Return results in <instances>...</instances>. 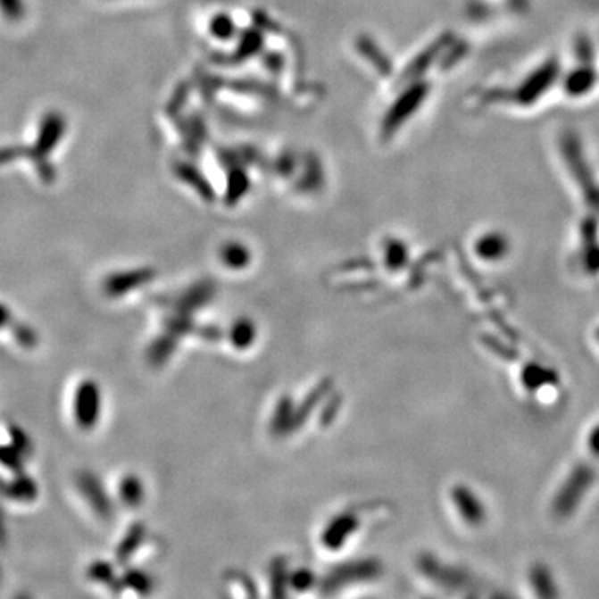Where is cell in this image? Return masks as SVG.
<instances>
[{"mask_svg":"<svg viewBox=\"0 0 599 599\" xmlns=\"http://www.w3.org/2000/svg\"><path fill=\"white\" fill-rule=\"evenodd\" d=\"M132 483L130 481H127L125 485H123V502L127 503V504H137V502L140 500V495H138V489L132 488L130 487Z\"/></svg>","mask_w":599,"mask_h":599,"instance_id":"d6986e66","label":"cell"},{"mask_svg":"<svg viewBox=\"0 0 599 599\" xmlns=\"http://www.w3.org/2000/svg\"><path fill=\"white\" fill-rule=\"evenodd\" d=\"M87 576L96 581V583H100V585H112L113 579H115V573H113V568H112L111 562H96L90 564L88 571H87Z\"/></svg>","mask_w":599,"mask_h":599,"instance_id":"4fadbf2b","label":"cell"},{"mask_svg":"<svg viewBox=\"0 0 599 599\" xmlns=\"http://www.w3.org/2000/svg\"><path fill=\"white\" fill-rule=\"evenodd\" d=\"M483 343L487 345V348L491 350L493 354L498 356H504L506 360L514 362V363H521V373L520 379L523 383V388L526 392L537 393L545 388V387H554L560 383V377L554 370L550 367H545L538 362H525L521 356L518 355L514 350L510 346L503 345L500 340H496L495 337H483Z\"/></svg>","mask_w":599,"mask_h":599,"instance_id":"7a4b0ae2","label":"cell"},{"mask_svg":"<svg viewBox=\"0 0 599 599\" xmlns=\"http://www.w3.org/2000/svg\"><path fill=\"white\" fill-rule=\"evenodd\" d=\"M453 500L466 525L481 526L487 521L485 503L478 498L473 489L463 487V485L456 487L453 489Z\"/></svg>","mask_w":599,"mask_h":599,"instance_id":"5b68a950","label":"cell"},{"mask_svg":"<svg viewBox=\"0 0 599 599\" xmlns=\"http://www.w3.org/2000/svg\"><path fill=\"white\" fill-rule=\"evenodd\" d=\"M0 495L13 502H34L38 496L37 483L24 473H15L12 479L0 478Z\"/></svg>","mask_w":599,"mask_h":599,"instance_id":"52a82bcc","label":"cell"},{"mask_svg":"<svg viewBox=\"0 0 599 599\" xmlns=\"http://www.w3.org/2000/svg\"><path fill=\"white\" fill-rule=\"evenodd\" d=\"M313 583H315V576L308 570L295 571L294 575L290 576V585L296 591H308L313 587Z\"/></svg>","mask_w":599,"mask_h":599,"instance_id":"ac0fdd59","label":"cell"},{"mask_svg":"<svg viewBox=\"0 0 599 599\" xmlns=\"http://www.w3.org/2000/svg\"><path fill=\"white\" fill-rule=\"evenodd\" d=\"M475 252L485 262H500L510 254V240L500 232H489L478 238Z\"/></svg>","mask_w":599,"mask_h":599,"instance_id":"9c48e42d","label":"cell"},{"mask_svg":"<svg viewBox=\"0 0 599 599\" xmlns=\"http://www.w3.org/2000/svg\"><path fill=\"white\" fill-rule=\"evenodd\" d=\"M140 533H142V531L132 529V531L125 537L122 545H121L119 550H117V558H119V562H127V560L132 556V553H135V550L138 548V543H140V538H142Z\"/></svg>","mask_w":599,"mask_h":599,"instance_id":"2e32d148","label":"cell"},{"mask_svg":"<svg viewBox=\"0 0 599 599\" xmlns=\"http://www.w3.org/2000/svg\"><path fill=\"white\" fill-rule=\"evenodd\" d=\"M12 312L5 304H0V330L12 325Z\"/></svg>","mask_w":599,"mask_h":599,"instance_id":"ffe728a7","label":"cell"},{"mask_svg":"<svg viewBox=\"0 0 599 599\" xmlns=\"http://www.w3.org/2000/svg\"><path fill=\"white\" fill-rule=\"evenodd\" d=\"M13 338L22 348H36L38 343V335L34 329L24 323H13Z\"/></svg>","mask_w":599,"mask_h":599,"instance_id":"9a60e30c","label":"cell"},{"mask_svg":"<svg viewBox=\"0 0 599 599\" xmlns=\"http://www.w3.org/2000/svg\"><path fill=\"white\" fill-rule=\"evenodd\" d=\"M596 340H598V343H599V329H598V330H596Z\"/></svg>","mask_w":599,"mask_h":599,"instance_id":"603a6c76","label":"cell"},{"mask_svg":"<svg viewBox=\"0 0 599 599\" xmlns=\"http://www.w3.org/2000/svg\"><path fill=\"white\" fill-rule=\"evenodd\" d=\"M581 238H583V248H581L583 267L587 273L596 275L599 273V235L596 221L591 219L585 221L581 229Z\"/></svg>","mask_w":599,"mask_h":599,"instance_id":"ba28073f","label":"cell"},{"mask_svg":"<svg viewBox=\"0 0 599 599\" xmlns=\"http://www.w3.org/2000/svg\"><path fill=\"white\" fill-rule=\"evenodd\" d=\"M100 416V390L92 379H84L74 395V418L77 427L92 429Z\"/></svg>","mask_w":599,"mask_h":599,"instance_id":"277c9868","label":"cell"},{"mask_svg":"<svg viewBox=\"0 0 599 599\" xmlns=\"http://www.w3.org/2000/svg\"><path fill=\"white\" fill-rule=\"evenodd\" d=\"M379 576H381L379 562H370V560L346 562L323 578L321 589L325 595H335V593H340L345 587H352L358 583L362 585L371 579H377Z\"/></svg>","mask_w":599,"mask_h":599,"instance_id":"3957f363","label":"cell"},{"mask_svg":"<svg viewBox=\"0 0 599 599\" xmlns=\"http://www.w3.org/2000/svg\"><path fill=\"white\" fill-rule=\"evenodd\" d=\"M599 470V425L587 437V456L579 460L564 479L553 500V514L560 520L575 513L587 491L595 485Z\"/></svg>","mask_w":599,"mask_h":599,"instance_id":"6da1fadb","label":"cell"},{"mask_svg":"<svg viewBox=\"0 0 599 599\" xmlns=\"http://www.w3.org/2000/svg\"><path fill=\"white\" fill-rule=\"evenodd\" d=\"M123 587H129L135 591L137 595H150L155 587V583H154V578L148 575V573H144L140 570H134V571H127L122 578Z\"/></svg>","mask_w":599,"mask_h":599,"instance_id":"8fae6325","label":"cell"},{"mask_svg":"<svg viewBox=\"0 0 599 599\" xmlns=\"http://www.w3.org/2000/svg\"><path fill=\"white\" fill-rule=\"evenodd\" d=\"M529 581L531 587L535 589L538 599H556V587L550 575V570L543 564H537L529 571Z\"/></svg>","mask_w":599,"mask_h":599,"instance_id":"30bf717a","label":"cell"},{"mask_svg":"<svg viewBox=\"0 0 599 599\" xmlns=\"http://www.w3.org/2000/svg\"><path fill=\"white\" fill-rule=\"evenodd\" d=\"M2 520H4V518H2V514H0V541L5 538V528H4V521H2Z\"/></svg>","mask_w":599,"mask_h":599,"instance_id":"44dd1931","label":"cell"},{"mask_svg":"<svg viewBox=\"0 0 599 599\" xmlns=\"http://www.w3.org/2000/svg\"><path fill=\"white\" fill-rule=\"evenodd\" d=\"M9 435H11V440H12L11 445H12L13 448L22 453L25 458H29L32 454V443L29 440L27 433L21 428H17V427H11Z\"/></svg>","mask_w":599,"mask_h":599,"instance_id":"e0dca14e","label":"cell"},{"mask_svg":"<svg viewBox=\"0 0 599 599\" xmlns=\"http://www.w3.org/2000/svg\"><path fill=\"white\" fill-rule=\"evenodd\" d=\"M270 583H271V596H273V599H285L290 578L287 575V571H285L283 566H279L270 575Z\"/></svg>","mask_w":599,"mask_h":599,"instance_id":"5bb4252c","label":"cell"},{"mask_svg":"<svg viewBox=\"0 0 599 599\" xmlns=\"http://www.w3.org/2000/svg\"><path fill=\"white\" fill-rule=\"evenodd\" d=\"M77 487H79V491L82 493V496L86 498L87 503L90 504V508L100 518H111L112 503L109 496L105 495L104 488H102L97 477H94L88 471H82L80 475H77Z\"/></svg>","mask_w":599,"mask_h":599,"instance_id":"8992f818","label":"cell"},{"mask_svg":"<svg viewBox=\"0 0 599 599\" xmlns=\"http://www.w3.org/2000/svg\"><path fill=\"white\" fill-rule=\"evenodd\" d=\"M13 599H32L29 595H19V596H15Z\"/></svg>","mask_w":599,"mask_h":599,"instance_id":"7402d4cb","label":"cell"},{"mask_svg":"<svg viewBox=\"0 0 599 599\" xmlns=\"http://www.w3.org/2000/svg\"><path fill=\"white\" fill-rule=\"evenodd\" d=\"M25 456L19 450H15L12 445L0 446V465L5 466L13 473H22L24 470Z\"/></svg>","mask_w":599,"mask_h":599,"instance_id":"7c38bea8","label":"cell"}]
</instances>
